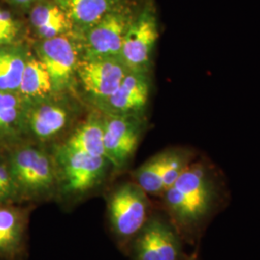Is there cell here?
<instances>
[{
	"instance_id": "obj_1",
	"label": "cell",
	"mask_w": 260,
	"mask_h": 260,
	"mask_svg": "<svg viewBox=\"0 0 260 260\" xmlns=\"http://www.w3.org/2000/svg\"><path fill=\"white\" fill-rule=\"evenodd\" d=\"M161 196L177 233L189 239L201 233L221 199L213 169L204 161H194Z\"/></svg>"
},
{
	"instance_id": "obj_2",
	"label": "cell",
	"mask_w": 260,
	"mask_h": 260,
	"mask_svg": "<svg viewBox=\"0 0 260 260\" xmlns=\"http://www.w3.org/2000/svg\"><path fill=\"white\" fill-rule=\"evenodd\" d=\"M147 0H125L91 27L77 32L83 58L120 57L123 39Z\"/></svg>"
},
{
	"instance_id": "obj_3",
	"label": "cell",
	"mask_w": 260,
	"mask_h": 260,
	"mask_svg": "<svg viewBox=\"0 0 260 260\" xmlns=\"http://www.w3.org/2000/svg\"><path fill=\"white\" fill-rule=\"evenodd\" d=\"M9 170L19 195L26 199L44 200L57 187L54 158L44 149L24 147L10 158Z\"/></svg>"
},
{
	"instance_id": "obj_4",
	"label": "cell",
	"mask_w": 260,
	"mask_h": 260,
	"mask_svg": "<svg viewBox=\"0 0 260 260\" xmlns=\"http://www.w3.org/2000/svg\"><path fill=\"white\" fill-rule=\"evenodd\" d=\"M57 187L66 196L79 197L99 185L106 175L109 161L69 149L62 145L56 150Z\"/></svg>"
},
{
	"instance_id": "obj_5",
	"label": "cell",
	"mask_w": 260,
	"mask_h": 260,
	"mask_svg": "<svg viewBox=\"0 0 260 260\" xmlns=\"http://www.w3.org/2000/svg\"><path fill=\"white\" fill-rule=\"evenodd\" d=\"M107 206L112 231L121 242L132 241L150 217L148 194L135 182L119 186Z\"/></svg>"
},
{
	"instance_id": "obj_6",
	"label": "cell",
	"mask_w": 260,
	"mask_h": 260,
	"mask_svg": "<svg viewBox=\"0 0 260 260\" xmlns=\"http://www.w3.org/2000/svg\"><path fill=\"white\" fill-rule=\"evenodd\" d=\"M158 38L156 8L152 0H147L125 34L120 58L131 71L149 73Z\"/></svg>"
},
{
	"instance_id": "obj_7",
	"label": "cell",
	"mask_w": 260,
	"mask_h": 260,
	"mask_svg": "<svg viewBox=\"0 0 260 260\" xmlns=\"http://www.w3.org/2000/svg\"><path fill=\"white\" fill-rule=\"evenodd\" d=\"M129 71L120 57H93L78 61L75 75L85 93L100 105L117 90Z\"/></svg>"
},
{
	"instance_id": "obj_8",
	"label": "cell",
	"mask_w": 260,
	"mask_h": 260,
	"mask_svg": "<svg viewBox=\"0 0 260 260\" xmlns=\"http://www.w3.org/2000/svg\"><path fill=\"white\" fill-rule=\"evenodd\" d=\"M103 121L105 157L114 168H123L138 148L143 134V119L139 116L106 114Z\"/></svg>"
},
{
	"instance_id": "obj_9",
	"label": "cell",
	"mask_w": 260,
	"mask_h": 260,
	"mask_svg": "<svg viewBox=\"0 0 260 260\" xmlns=\"http://www.w3.org/2000/svg\"><path fill=\"white\" fill-rule=\"evenodd\" d=\"M133 241L134 260H180L181 242L174 224L150 216Z\"/></svg>"
},
{
	"instance_id": "obj_10",
	"label": "cell",
	"mask_w": 260,
	"mask_h": 260,
	"mask_svg": "<svg viewBox=\"0 0 260 260\" xmlns=\"http://www.w3.org/2000/svg\"><path fill=\"white\" fill-rule=\"evenodd\" d=\"M38 58L47 68L53 93H62L72 83L78 64V51L67 35L43 40L38 47Z\"/></svg>"
},
{
	"instance_id": "obj_11",
	"label": "cell",
	"mask_w": 260,
	"mask_h": 260,
	"mask_svg": "<svg viewBox=\"0 0 260 260\" xmlns=\"http://www.w3.org/2000/svg\"><path fill=\"white\" fill-rule=\"evenodd\" d=\"M149 73L130 70L117 90L99 106L110 115L142 117L149 103Z\"/></svg>"
},
{
	"instance_id": "obj_12",
	"label": "cell",
	"mask_w": 260,
	"mask_h": 260,
	"mask_svg": "<svg viewBox=\"0 0 260 260\" xmlns=\"http://www.w3.org/2000/svg\"><path fill=\"white\" fill-rule=\"evenodd\" d=\"M70 115L64 104L46 98L33 102L28 114V126L37 139H53L65 129Z\"/></svg>"
},
{
	"instance_id": "obj_13",
	"label": "cell",
	"mask_w": 260,
	"mask_h": 260,
	"mask_svg": "<svg viewBox=\"0 0 260 260\" xmlns=\"http://www.w3.org/2000/svg\"><path fill=\"white\" fill-rule=\"evenodd\" d=\"M27 215L22 208L0 205V257L15 259L23 251Z\"/></svg>"
},
{
	"instance_id": "obj_14",
	"label": "cell",
	"mask_w": 260,
	"mask_h": 260,
	"mask_svg": "<svg viewBox=\"0 0 260 260\" xmlns=\"http://www.w3.org/2000/svg\"><path fill=\"white\" fill-rule=\"evenodd\" d=\"M65 12L76 32L91 27L125 0H53Z\"/></svg>"
},
{
	"instance_id": "obj_15",
	"label": "cell",
	"mask_w": 260,
	"mask_h": 260,
	"mask_svg": "<svg viewBox=\"0 0 260 260\" xmlns=\"http://www.w3.org/2000/svg\"><path fill=\"white\" fill-rule=\"evenodd\" d=\"M30 22L43 40L67 35L74 25L53 0H42L30 8Z\"/></svg>"
},
{
	"instance_id": "obj_16",
	"label": "cell",
	"mask_w": 260,
	"mask_h": 260,
	"mask_svg": "<svg viewBox=\"0 0 260 260\" xmlns=\"http://www.w3.org/2000/svg\"><path fill=\"white\" fill-rule=\"evenodd\" d=\"M19 92L32 102L48 98L49 94L53 93L47 68L39 58H29L26 60Z\"/></svg>"
},
{
	"instance_id": "obj_17",
	"label": "cell",
	"mask_w": 260,
	"mask_h": 260,
	"mask_svg": "<svg viewBox=\"0 0 260 260\" xmlns=\"http://www.w3.org/2000/svg\"><path fill=\"white\" fill-rule=\"evenodd\" d=\"M64 146L94 156L105 157L103 118L93 116L88 119L67 140Z\"/></svg>"
},
{
	"instance_id": "obj_18",
	"label": "cell",
	"mask_w": 260,
	"mask_h": 260,
	"mask_svg": "<svg viewBox=\"0 0 260 260\" xmlns=\"http://www.w3.org/2000/svg\"><path fill=\"white\" fill-rule=\"evenodd\" d=\"M168 150L149 158L134 172L135 183L148 195L161 196L164 192L163 175L167 161Z\"/></svg>"
},
{
	"instance_id": "obj_19",
	"label": "cell",
	"mask_w": 260,
	"mask_h": 260,
	"mask_svg": "<svg viewBox=\"0 0 260 260\" xmlns=\"http://www.w3.org/2000/svg\"><path fill=\"white\" fill-rule=\"evenodd\" d=\"M26 60L19 50H0V91H19Z\"/></svg>"
},
{
	"instance_id": "obj_20",
	"label": "cell",
	"mask_w": 260,
	"mask_h": 260,
	"mask_svg": "<svg viewBox=\"0 0 260 260\" xmlns=\"http://www.w3.org/2000/svg\"><path fill=\"white\" fill-rule=\"evenodd\" d=\"M194 152L190 149H168L167 161L163 175L164 191L170 188L187 168L194 162Z\"/></svg>"
},
{
	"instance_id": "obj_21",
	"label": "cell",
	"mask_w": 260,
	"mask_h": 260,
	"mask_svg": "<svg viewBox=\"0 0 260 260\" xmlns=\"http://www.w3.org/2000/svg\"><path fill=\"white\" fill-rule=\"evenodd\" d=\"M21 103L13 92L0 91V131L8 129L19 119Z\"/></svg>"
},
{
	"instance_id": "obj_22",
	"label": "cell",
	"mask_w": 260,
	"mask_h": 260,
	"mask_svg": "<svg viewBox=\"0 0 260 260\" xmlns=\"http://www.w3.org/2000/svg\"><path fill=\"white\" fill-rule=\"evenodd\" d=\"M18 21L6 10L0 8V45L12 44L19 34Z\"/></svg>"
},
{
	"instance_id": "obj_23",
	"label": "cell",
	"mask_w": 260,
	"mask_h": 260,
	"mask_svg": "<svg viewBox=\"0 0 260 260\" xmlns=\"http://www.w3.org/2000/svg\"><path fill=\"white\" fill-rule=\"evenodd\" d=\"M18 196L19 192L9 167L0 163V204L11 201Z\"/></svg>"
},
{
	"instance_id": "obj_24",
	"label": "cell",
	"mask_w": 260,
	"mask_h": 260,
	"mask_svg": "<svg viewBox=\"0 0 260 260\" xmlns=\"http://www.w3.org/2000/svg\"><path fill=\"white\" fill-rule=\"evenodd\" d=\"M8 1L17 6H19V7L31 8L32 6H34L36 3L42 1V0H8Z\"/></svg>"
},
{
	"instance_id": "obj_25",
	"label": "cell",
	"mask_w": 260,
	"mask_h": 260,
	"mask_svg": "<svg viewBox=\"0 0 260 260\" xmlns=\"http://www.w3.org/2000/svg\"><path fill=\"white\" fill-rule=\"evenodd\" d=\"M187 260H196L195 255H193V256H191V257H189Z\"/></svg>"
}]
</instances>
